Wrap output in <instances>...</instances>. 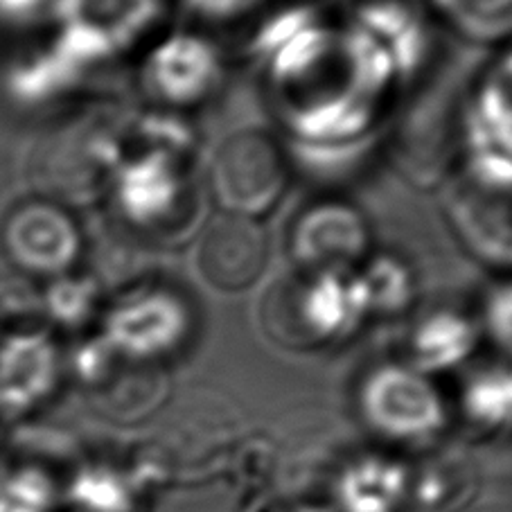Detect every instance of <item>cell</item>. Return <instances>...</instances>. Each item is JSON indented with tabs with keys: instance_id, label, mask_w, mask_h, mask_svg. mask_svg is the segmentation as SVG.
<instances>
[{
	"instance_id": "obj_1",
	"label": "cell",
	"mask_w": 512,
	"mask_h": 512,
	"mask_svg": "<svg viewBox=\"0 0 512 512\" xmlns=\"http://www.w3.org/2000/svg\"><path fill=\"white\" fill-rule=\"evenodd\" d=\"M350 276L298 273L271 291L264 325L282 346L316 348L346 337L361 319Z\"/></svg>"
},
{
	"instance_id": "obj_2",
	"label": "cell",
	"mask_w": 512,
	"mask_h": 512,
	"mask_svg": "<svg viewBox=\"0 0 512 512\" xmlns=\"http://www.w3.org/2000/svg\"><path fill=\"white\" fill-rule=\"evenodd\" d=\"M289 156L258 129L235 131L210 163V197L224 215L258 219L278 206L289 185Z\"/></svg>"
},
{
	"instance_id": "obj_3",
	"label": "cell",
	"mask_w": 512,
	"mask_h": 512,
	"mask_svg": "<svg viewBox=\"0 0 512 512\" xmlns=\"http://www.w3.org/2000/svg\"><path fill=\"white\" fill-rule=\"evenodd\" d=\"M84 235L70 208L34 194L16 201L0 222V253L28 282H50L75 271Z\"/></svg>"
},
{
	"instance_id": "obj_4",
	"label": "cell",
	"mask_w": 512,
	"mask_h": 512,
	"mask_svg": "<svg viewBox=\"0 0 512 512\" xmlns=\"http://www.w3.org/2000/svg\"><path fill=\"white\" fill-rule=\"evenodd\" d=\"M165 0H55V37L86 68L140 48L156 30Z\"/></svg>"
},
{
	"instance_id": "obj_5",
	"label": "cell",
	"mask_w": 512,
	"mask_h": 512,
	"mask_svg": "<svg viewBox=\"0 0 512 512\" xmlns=\"http://www.w3.org/2000/svg\"><path fill=\"white\" fill-rule=\"evenodd\" d=\"M361 418L375 434L400 443H422L445 427V402L431 377L406 361L377 364L357 388Z\"/></svg>"
},
{
	"instance_id": "obj_6",
	"label": "cell",
	"mask_w": 512,
	"mask_h": 512,
	"mask_svg": "<svg viewBox=\"0 0 512 512\" xmlns=\"http://www.w3.org/2000/svg\"><path fill=\"white\" fill-rule=\"evenodd\" d=\"M102 321V346L111 352V357L140 364L176 355L192 330L188 300L161 285L138 287L120 296Z\"/></svg>"
},
{
	"instance_id": "obj_7",
	"label": "cell",
	"mask_w": 512,
	"mask_h": 512,
	"mask_svg": "<svg viewBox=\"0 0 512 512\" xmlns=\"http://www.w3.org/2000/svg\"><path fill=\"white\" fill-rule=\"evenodd\" d=\"M447 215L476 258L512 269V167L470 161L449 192Z\"/></svg>"
},
{
	"instance_id": "obj_8",
	"label": "cell",
	"mask_w": 512,
	"mask_h": 512,
	"mask_svg": "<svg viewBox=\"0 0 512 512\" xmlns=\"http://www.w3.org/2000/svg\"><path fill=\"white\" fill-rule=\"evenodd\" d=\"M287 249L300 273L348 276L368 258L370 228L361 210L343 199H319L298 210Z\"/></svg>"
},
{
	"instance_id": "obj_9",
	"label": "cell",
	"mask_w": 512,
	"mask_h": 512,
	"mask_svg": "<svg viewBox=\"0 0 512 512\" xmlns=\"http://www.w3.org/2000/svg\"><path fill=\"white\" fill-rule=\"evenodd\" d=\"M224 61L215 43L199 34H174L154 43L143 64V86L156 104L190 109L208 102L222 84Z\"/></svg>"
},
{
	"instance_id": "obj_10",
	"label": "cell",
	"mask_w": 512,
	"mask_h": 512,
	"mask_svg": "<svg viewBox=\"0 0 512 512\" xmlns=\"http://www.w3.org/2000/svg\"><path fill=\"white\" fill-rule=\"evenodd\" d=\"M61 379V352L48 328L0 337V418L28 416Z\"/></svg>"
},
{
	"instance_id": "obj_11",
	"label": "cell",
	"mask_w": 512,
	"mask_h": 512,
	"mask_svg": "<svg viewBox=\"0 0 512 512\" xmlns=\"http://www.w3.org/2000/svg\"><path fill=\"white\" fill-rule=\"evenodd\" d=\"M269 242L253 219L224 215L201 233L194 267L208 287L242 291L255 285L267 269Z\"/></svg>"
},
{
	"instance_id": "obj_12",
	"label": "cell",
	"mask_w": 512,
	"mask_h": 512,
	"mask_svg": "<svg viewBox=\"0 0 512 512\" xmlns=\"http://www.w3.org/2000/svg\"><path fill=\"white\" fill-rule=\"evenodd\" d=\"M479 341V323L456 310H436L425 314L409 332V359L406 364L425 375L454 370L467 359Z\"/></svg>"
},
{
	"instance_id": "obj_13",
	"label": "cell",
	"mask_w": 512,
	"mask_h": 512,
	"mask_svg": "<svg viewBox=\"0 0 512 512\" xmlns=\"http://www.w3.org/2000/svg\"><path fill=\"white\" fill-rule=\"evenodd\" d=\"M409 474L388 458H361L337 481L341 512H400L409 497Z\"/></svg>"
},
{
	"instance_id": "obj_14",
	"label": "cell",
	"mask_w": 512,
	"mask_h": 512,
	"mask_svg": "<svg viewBox=\"0 0 512 512\" xmlns=\"http://www.w3.org/2000/svg\"><path fill=\"white\" fill-rule=\"evenodd\" d=\"M364 271L350 276L361 314L395 316L413 300V278L409 267L397 258L364 260Z\"/></svg>"
},
{
	"instance_id": "obj_15",
	"label": "cell",
	"mask_w": 512,
	"mask_h": 512,
	"mask_svg": "<svg viewBox=\"0 0 512 512\" xmlns=\"http://www.w3.org/2000/svg\"><path fill=\"white\" fill-rule=\"evenodd\" d=\"M449 30L472 43L512 39V0H429Z\"/></svg>"
},
{
	"instance_id": "obj_16",
	"label": "cell",
	"mask_w": 512,
	"mask_h": 512,
	"mask_svg": "<svg viewBox=\"0 0 512 512\" xmlns=\"http://www.w3.org/2000/svg\"><path fill=\"white\" fill-rule=\"evenodd\" d=\"M463 411L479 427L512 425V366H490L474 373L463 386Z\"/></svg>"
},
{
	"instance_id": "obj_17",
	"label": "cell",
	"mask_w": 512,
	"mask_h": 512,
	"mask_svg": "<svg viewBox=\"0 0 512 512\" xmlns=\"http://www.w3.org/2000/svg\"><path fill=\"white\" fill-rule=\"evenodd\" d=\"M100 300V291H97L93 278H84L73 271L57 280H50L46 291L41 294V312L46 328H82L95 316Z\"/></svg>"
},
{
	"instance_id": "obj_18",
	"label": "cell",
	"mask_w": 512,
	"mask_h": 512,
	"mask_svg": "<svg viewBox=\"0 0 512 512\" xmlns=\"http://www.w3.org/2000/svg\"><path fill=\"white\" fill-rule=\"evenodd\" d=\"M68 501L79 512H134V492L118 472L86 467L68 488Z\"/></svg>"
},
{
	"instance_id": "obj_19",
	"label": "cell",
	"mask_w": 512,
	"mask_h": 512,
	"mask_svg": "<svg viewBox=\"0 0 512 512\" xmlns=\"http://www.w3.org/2000/svg\"><path fill=\"white\" fill-rule=\"evenodd\" d=\"M57 492L37 467L0 472V512H52Z\"/></svg>"
},
{
	"instance_id": "obj_20",
	"label": "cell",
	"mask_w": 512,
	"mask_h": 512,
	"mask_svg": "<svg viewBox=\"0 0 512 512\" xmlns=\"http://www.w3.org/2000/svg\"><path fill=\"white\" fill-rule=\"evenodd\" d=\"M479 325L503 355L512 359V282H503L490 291Z\"/></svg>"
},
{
	"instance_id": "obj_21",
	"label": "cell",
	"mask_w": 512,
	"mask_h": 512,
	"mask_svg": "<svg viewBox=\"0 0 512 512\" xmlns=\"http://www.w3.org/2000/svg\"><path fill=\"white\" fill-rule=\"evenodd\" d=\"M55 0H0V28L28 30L50 19Z\"/></svg>"
},
{
	"instance_id": "obj_22",
	"label": "cell",
	"mask_w": 512,
	"mask_h": 512,
	"mask_svg": "<svg viewBox=\"0 0 512 512\" xmlns=\"http://www.w3.org/2000/svg\"><path fill=\"white\" fill-rule=\"evenodd\" d=\"M190 7L192 14H197L203 21H237L242 16L260 10L269 0H183Z\"/></svg>"
},
{
	"instance_id": "obj_23",
	"label": "cell",
	"mask_w": 512,
	"mask_h": 512,
	"mask_svg": "<svg viewBox=\"0 0 512 512\" xmlns=\"http://www.w3.org/2000/svg\"><path fill=\"white\" fill-rule=\"evenodd\" d=\"M296 512H330V510H325V508H316V506H305V508H298Z\"/></svg>"
}]
</instances>
